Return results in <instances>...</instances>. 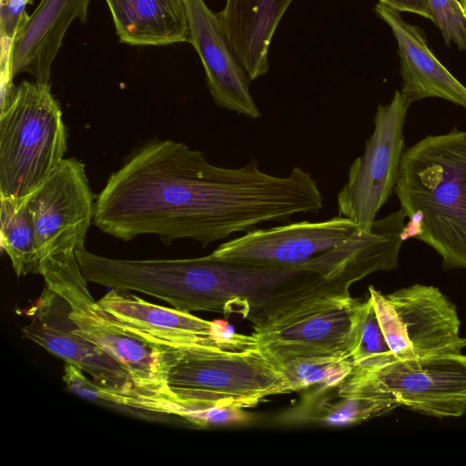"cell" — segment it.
Wrapping results in <instances>:
<instances>
[{
  "instance_id": "603a6c76",
  "label": "cell",
  "mask_w": 466,
  "mask_h": 466,
  "mask_svg": "<svg viewBox=\"0 0 466 466\" xmlns=\"http://www.w3.org/2000/svg\"><path fill=\"white\" fill-rule=\"evenodd\" d=\"M277 363L291 392L337 385L355 369L348 356L296 357Z\"/></svg>"
},
{
  "instance_id": "8fae6325",
  "label": "cell",
  "mask_w": 466,
  "mask_h": 466,
  "mask_svg": "<svg viewBox=\"0 0 466 466\" xmlns=\"http://www.w3.org/2000/svg\"><path fill=\"white\" fill-rule=\"evenodd\" d=\"M358 228L342 216L253 228L222 243L209 255L218 260L257 267H299L335 248Z\"/></svg>"
},
{
  "instance_id": "e0dca14e",
  "label": "cell",
  "mask_w": 466,
  "mask_h": 466,
  "mask_svg": "<svg viewBox=\"0 0 466 466\" xmlns=\"http://www.w3.org/2000/svg\"><path fill=\"white\" fill-rule=\"evenodd\" d=\"M374 11L390 26L397 41L402 95L410 103L438 97L466 109V86L432 54L421 28L381 2L376 4Z\"/></svg>"
},
{
  "instance_id": "9c48e42d",
  "label": "cell",
  "mask_w": 466,
  "mask_h": 466,
  "mask_svg": "<svg viewBox=\"0 0 466 466\" xmlns=\"http://www.w3.org/2000/svg\"><path fill=\"white\" fill-rule=\"evenodd\" d=\"M99 304L137 337L184 358L213 350L258 347L252 335L188 311L150 303L127 290L110 289Z\"/></svg>"
},
{
  "instance_id": "cb8c5ba5",
  "label": "cell",
  "mask_w": 466,
  "mask_h": 466,
  "mask_svg": "<svg viewBox=\"0 0 466 466\" xmlns=\"http://www.w3.org/2000/svg\"><path fill=\"white\" fill-rule=\"evenodd\" d=\"M177 417L201 428L240 426L252 420L244 408L232 405L187 406L179 410Z\"/></svg>"
},
{
  "instance_id": "d4e9b609",
  "label": "cell",
  "mask_w": 466,
  "mask_h": 466,
  "mask_svg": "<svg viewBox=\"0 0 466 466\" xmlns=\"http://www.w3.org/2000/svg\"><path fill=\"white\" fill-rule=\"evenodd\" d=\"M431 21L440 29L447 46L466 51V15L459 0H428Z\"/></svg>"
},
{
  "instance_id": "7402d4cb",
  "label": "cell",
  "mask_w": 466,
  "mask_h": 466,
  "mask_svg": "<svg viewBox=\"0 0 466 466\" xmlns=\"http://www.w3.org/2000/svg\"><path fill=\"white\" fill-rule=\"evenodd\" d=\"M350 358L355 368L362 370H375L397 360L385 339L370 297L360 302L355 318Z\"/></svg>"
},
{
  "instance_id": "277c9868",
  "label": "cell",
  "mask_w": 466,
  "mask_h": 466,
  "mask_svg": "<svg viewBox=\"0 0 466 466\" xmlns=\"http://www.w3.org/2000/svg\"><path fill=\"white\" fill-rule=\"evenodd\" d=\"M66 128L49 83L23 81L0 112V196L25 198L65 158Z\"/></svg>"
},
{
  "instance_id": "44dd1931",
  "label": "cell",
  "mask_w": 466,
  "mask_h": 466,
  "mask_svg": "<svg viewBox=\"0 0 466 466\" xmlns=\"http://www.w3.org/2000/svg\"><path fill=\"white\" fill-rule=\"evenodd\" d=\"M1 247L17 277L39 273L35 230L25 198L0 196Z\"/></svg>"
},
{
  "instance_id": "4fadbf2b",
  "label": "cell",
  "mask_w": 466,
  "mask_h": 466,
  "mask_svg": "<svg viewBox=\"0 0 466 466\" xmlns=\"http://www.w3.org/2000/svg\"><path fill=\"white\" fill-rule=\"evenodd\" d=\"M70 305L52 288H45L27 311L31 321L22 328L23 337L79 368L96 383L122 390H137L126 370L77 329Z\"/></svg>"
},
{
  "instance_id": "7c38bea8",
  "label": "cell",
  "mask_w": 466,
  "mask_h": 466,
  "mask_svg": "<svg viewBox=\"0 0 466 466\" xmlns=\"http://www.w3.org/2000/svg\"><path fill=\"white\" fill-rule=\"evenodd\" d=\"M371 372L400 404L428 416L461 417L466 411V355L395 360Z\"/></svg>"
},
{
  "instance_id": "4316f807",
  "label": "cell",
  "mask_w": 466,
  "mask_h": 466,
  "mask_svg": "<svg viewBox=\"0 0 466 466\" xmlns=\"http://www.w3.org/2000/svg\"><path fill=\"white\" fill-rule=\"evenodd\" d=\"M400 12H410L431 20L428 0H379Z\"/></svg>"
},
{
  "instance_id": "2e32d148",
  "label": "cell",
  "mask_w": 466,
  "mask_h": 466,
  "mask_svg": "<svg viewBox=\"0 0 466 466\" xmlns=\"http://www.w3.org/2000/svg\"><path fill=\"white\" fill-rule=\"evenodd\" d=\"M406 215L400 208L376 219L370 229L360 228L335 248L302 265L345 289L376 271L398 266Z\"/></svg>"
},
{
  "instance_id": "ffe728a7",
  "label": "cell",
  "mask_w": 466,
  "mask_h": 466,
  "mask_svg": "<svg viewBox=\"0 0 466 466\" xmlns=\"http://www.w3.org/2000/svg\"><path fill=\"white\" fill-rule=\"evenodd\" d=\"M120 43L169 46L189 43L183 0H105Z\"/></svg>"
},
{
  "instance_id": "ac0fdd59",
  "label": "cell",
  "mask_w": 466,
  "mask_h": 466,
  "mask_svg": "<svg viewBox=\"0 0 466 466\" xmlns=\"http://www.w3.org/2000/svg\"><path fill=\"white\" fill-rule=\"evenodd\" d=\"M90 2L41 0L13 41V76L27 73L36 81L49 83L53 62L69 25L76 19L86 21Z\"/></svg>"
},
{
  "instance_id": "83f0119b",
  "label": "cell",
  "mask_w": 466,
  "mask_h": 466,
  "mask_svg": "<svg viewBox=\"0 0 466 466\" xmlns=\"http://www.w3.org/2000/svg\"><path fill=\"white\" fill-rule=\"evenodd\" d=\"M461 7L463 8L465 15H466V0H459Z\"/></svg>"
},
{
  "instance_id": "9a60e30c",
  "label": "cell",
  "mask_w": 466,
  "mask_h": 466,
  "mask_svg": "<svg viewBox=\"0 0 466 466\" xmlns=\"http://www.w3.org/2000/svg\"><path fill=\"white\" fill-rule=\"evenodd\" d=\"M299 401L279 416L286 425L350 426L400 407L368 370L357 369L337 385L304 390Z\"/></svg>"
},
{
  "instance_id": "52a82bcc",
  "label": "cell",
  "mask_w": 466,
  "mask_h": 466,
  "mask_svg": "<svg viewBox=\"0 0 466 466\" xmlns=\"http://www.w3.org/2000/svg\"><path fill=\"white\" fill-rule=\"evenodd\" d=\"M361 301L349 291L309 297L252 324L258 347L276 362L307 356H348Z\"/></svg>"
},
{
  "instance_id": "5bb4252c",
  "label": "cell",
  "mask_w": 466,
  "mask_h": 466,
  "mask_svg": "<svg viewBox=\"0 0 466 466\" xmlns=\"http://www.w3.org/2000/svg\"><path fill=\"white\" fill-rule=\"evenodd\" d=\"M189 44L198 53L214 103L251 119L261 116L249 91L250 79L232 49L217 15L204 0H183Z\"/></svg>"
},
{
  "instance_id": "3957f363",
  "label": "cell",
  "mask_w": 466,
  "mask_h": 466,
  "mask_svg": "<svg viewBox=\"0 0 466 466\" xmlns=\"http://www.w3.org/2000/svg\"><path fill=\"white\" fill-rule=\"evenodd\" d=\"M38 274L44 278L45 284L69 303L70 317L80 333L115 359L128 373L137 390L158 395L172 393L168 375L184 357L137 337L96 301L76 252L45 258Z\"/></svg>"
},
{
  "instance_id": "5b68a950",
  "label": "cell",
  "mask_w": 466,
  "mask_h": 466,
  "mask_svg": "<svg viewBox=\"0 0 466 466\" xmlns=\"http://www.w3.org/2000/svg\"><path fill=\"white\" fill-rule=\"evenodd\" d=\"M167 383L174 395L175 416L187 406L245 409L270 396L291 392L278 363L259 347L188 356L171 369Z\"/></svg>"
},
{
  "instance_id": "30bf717a",
  "label": "cell",
  "mask_w": 466,
  "mask_h": 466,
  "mask_svg": "<svg viewBox=\"0 0 466 466\" xmlns=\"http://www.w3.org/2000/svg\"><path fill=\"white\" fill-rule=\"evenodd\" d=\"M95 200L85 165L75 157L64 158L26 197L40 265L48 257L84 248L93 223Z\"/></svg>"
},
{
  "instance_id": "ba28073f",
  "label": "cell",
  "mask_w": 466,
  "mask_h": 466,
  "mask_svg": "<svg viewBox=\"0 0 466 466\" xmlns=\"http://www.w3.org/2000/svg\"><path fill=\"white\" fill-rule=\"evenodd\" d=\"M411 103L399 90L377 108L374 129L363 154L348 171V180L337 195L339 216L350 218L361 230L370 229L394 191L404 151V124Z\"/></svg>"
},
{
  "instance_id": "6da1fadb",
  "label": "cell",
  "mask_w": 466,
  "mask_h": 466,
  "mask_svg": "<svg viewBox=\"0 0 466 466\" xmlns=\"http://www.w3.org/2000/svg\"><path fill=\"white\" fill-rule=\"evenodd\" d=\"M322 207L317 181L300 167L286 177L264 172L257 160L221 167L183 142L151 138L108 177L93 224L123 241L156 235L166 245L188 238L206 247Z\"/></svg>"
},
{
  "instance_id": "8992f818",
  "label": "cell",
  "mask_w": 466,
  "mask_h": 466,
  "mask_svg": "<svg viewBox=\"0 0 466 466\" xmlns=\"http://www.w3.org/2000/svg\"><path fill=\"white\" fill-rule=\"evenodd\" d=\"M380 328L397 360H419L461 354L456 306L434 286L414 284L382 294L369 288Z\"/></svg>"
},
{
  "instance_id": "484cf974",
  "label": "cell",
  "mask_w": 466,
  "mask_h": 466,
  "mask_svg": "<svg viewBox=\"0 0 466 466\" xmlns=\"http://www.w3.org/2000/svg\"><path fill=\"white\" fill-rule=\"evenodd\" d=\"M33 0H0L1 45L13 46V41L29 15L25 6Z\"/></svg>"
},
{
  "instance_id": "d6986e66",
  "label": "cell",
  "mask_w": 466,
  "mask_h": 466,
  "mask_svg": "<svg viewBox=\"0 0 466 466\" xmlns=\"http://www.w3.org/2000/svg\"><path fill=\"white\" fill-rule=\"evenodd\" d=\"M293 0H226L219 24L249 79L268 71V49Z\"/></svg>"
},
{
  "instance_id": "7a4b0ae2",
  "label": "cell",
  "mask_w": 466,
  "mask_h": 466,
  "mask_svg": "<svg viewBox=\"0 0 466 466\" xmlns=\"http://www.w3.org/2000/svg\"><path fill=\"white\" fill-rule=\"evenodd\" d=\"M402 239L431 247L447 268L466 269V131L454 127L405 148L394 187Z\"/></svg>"
}]
</instances>
